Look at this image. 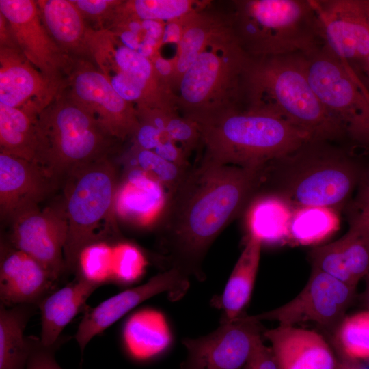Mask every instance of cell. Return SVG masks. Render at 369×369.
Here are the masks:
<instances>
[{"mask_svg":"<svg viewBox=\"0 0 369 369\" xmlns=\"http://www.w3.org/2000/svg\"><path fill=\"white\" fill-rule=\"evenodd\" d=\"M243 369H278L271 347L265 346L262 340L256 344Z\"/></svg>","mask_w":369,"mask_h":369,"instance_id":"obj_43","label":"cell"},{"mask_svg":"<svg viewBox=\"0 0 369 369\" xmlns=\"http://www.w3.org/2000/svg\"><path fill=\"white\" fill-rule=\"evenodd\" d=\"M34 305L0 306V369H26L32 336L24 335Z\"/></svg>","mask_w":369,"mask_h":369,"instance_id":"obj_31","label":"cell"},{"mask_svg":"<svg viewBox=\"0 0 369 369\" xmlns=\"http://www.w3.org/2000/svg\"><path fill=\"white\" fill-rule=\"evenodd\" d=\"M66 176L64 204L68 229L64 258L66 271L74 273L79 254L98 241L96 229L113 208L118 176L109 158L77 167Z\"/></svg>","mask_w":369,"mask_h":369,"instance_id":"obj_8","label":"cell"},{"mask_svg":"<svg viewBox=\"0 0 369 369\" xmlns=\"http://www.w3.org/2000/svg\"><path fill=\"white\" fill-rule=\"evenodd\" d=\"M165 160L184 168H189V154L176 142L169 138L163 139L153 150Z\"/></svg>","mask_w":369,"mask_h":369,"instance_id":"obj_42","label":"cell"},{"mask_svg":"<svg viewBox=\"0 0 369 369\" xmlns=\"http://www.w3.org/2000/svg\"><path fill=\"white\" fill-rule=\"evenodd\" d=\"M113 245L96 241L83 249L79 255L76 277L98 286L112 282Z\"/></svg>","mask_w":369,"mask_h":369,"instance_id":"obj_36","label":"cell"},{"mask_svg":"<svg viewBox=\"0 0 369 369\" xmlns=\"http://www.w3.org/2000/svg\"><path fill=\"white\" fill-rule=\"evenodd\" d=\"M265 166L226 165L202 156L190 167L167 193L156 220L158 245L168 269L204 279L202 266L207 251L257 194Z\"/></svg>","mask_w":369,"mask_h":369,"instance_id":"obj_1","label":"cell"},{"mask_svg":"<svg viewBox=\"0 0 369 369\" xmlns=\"http://www.w3.org/2000/svg\"><path fill=\"white\" fill-rule=\"evenodd\" d=\"M355 289L313 267L307 284L293 299L252 317L259 321L277 320L286 326L311 321L335 330L354 301Z\"/></svg>","mask_w":369,"mask_h":369,"instance_id":"obj_13","label":"cell"},{"mask_svg":"<svg viewBox=\"0 0 369 369\" xmlns=\"http://www.w3.org/2000/svg\"><path fill=\"white\" fill-rule=\"evenodd\" d=\"M182 369H187V368H184V367H182ZM187 369H188V368H187Z\"/></svg>","mask_w":369,"mask_h":369,"instance_id":"obj_52","label":"cell"},{"mask_svg":"<svg viewBox=\"0 0 369 369\" xmlns=\"http://www.w3.org/2000/svg\"><path fill=\"white\" fill-rule=\"evenodd\" d=\"M184 18L167 23L164 28L160 46L167 42H176L178 44L182 31Z\"/></svg>","mask_w":369,"mask_h":369,"instance_id":"obj_46","label":"cell"},{"mask_svg":"<svg viewBox=\"0 0 369 369\" xmlns=\"http://www.w3.org/2000/svg\"><path fill=\"white\" fill-rule=\"evenodd\" d=\"M369 203V168L364 170L359 183L356 206Z\"/></svg>","mask_w":369,"mask_h":369,"instance_id":"obj_48","label":"cell"},{"mask_svg":"<svg viewBox=\"0 0 369 369\" xmlns=\"http://www.w3.org/2000/svg\"><path fill=\"white\" fill-rule=\"evenodd\" d=\"M37 122L42 165L56 179L77 167L109 158L120 141L67 88L41 110Z\"/></svg>","mask_w":369,"mask_h":369,"instance_id":"obj_5","label":"cell"},{"mask_svg":"<svg viewBox=\"0 0 369 369\" xmlns=\"http://www.w3.org/2000/svg\"><path fill=\"white\" fill-rule=\"evenodd\" d=\"M125 167L124 176L115 193L114 211L135 224H150L162 212L167 196L165 189L142 170Z\"/></svg>","mask_w":369,"mask_h":369,"instance_id":"obj_24","label":"cell"},{"mask_svg":"<svg viewBox=\"0 0 369 369\" xmlns=\"http://www.w3.org/2000/svg\"><path fill=\"white\" fill-rule=\"evenodd\" d=\"M38 114L27 107H12L0 103V148L1 152L42 167Z\"/></svg>","mask_w":369,"mask_h":369,"instance_id":"obj_28","label":"cell"},{"mask_svg":"<svg viewBox=\"0 0 369 369\" xmlns=\"http://www.w3.org/2000/svg\"><path fill=\"white\" fill-rule=\"evenodd\" d=\"M147 262L142 252L133 244L119 243L113 245L112 282L128 285L143 275Z\"/></svg>","mask_w":369,"mask_h":369,"instance_id":"obj_37","label":"cell"},{"mask_svg":"<svg viewBox=\"0 0 369 369\" xmlns=\"http://www.w3.org/2000/svg\"><path fill=\"white\" fill-rule=\"evenodd\" d=\"M196 124L203 156L226 165L264 167L312 141L308 133L275 115L239 106Z\"/></svg>","mask_w":369,"mask_h":369,"instance_id":"obj_3","label":"cell"},{"mask_svg":"<svg viewBox=\"0 0 369 369\" xmlns=\"http://www.w3.org/2000/svg\"><path fill=\"white\" fill-rule=\"evenodd\" d=\"M340 227L334 208L305 206L294 208L289 242L300 245L319 244L331 236Z\"/></svg>","mask_w":369,"mask_h":369,"instance_id":"obj_32","label":"cell"},{"mask_svg":"<svg viewBox=\"0 0 369 369\" xmlns=\"http://www.w3.org/2000/svg\"><path fill=\"white\" fill-rule=\"evenodd\" d=\"M361 4L363 5V8L364 9V11L366 12V14L367 16V18L369 22V0H361ZM365 81H366V85L369 88V65L366 71Z\"/></svg>","mask_w":369,"mask_h":369,"instance_id":"obj_50","label":"cell"},{"mask_svg":"<svg viewBox=\"0 0 369 369\" xmlns=\"http://www.w3.org/2000/svg\"><path fill=\"white\" fill-rule=\"evenodd\" d=\"M56 282L44 267L28 254L5 243L1 247V305L38 304L55 290Z\"/></svg>","mask_w":369,"mask_h":369,"instance_id":"obj_18","label":"cell"},{"mask_svg":"<svg viewBox=\"0 0 369 369\" xmlns=\"http://www.w3.org/2000/svg\"><path fill=\"white\" fill-rule=\"evenodd\" d=\"M36 3L44 27L59 48L72 58L91 61L88 44L91 27L72 0Z\"/></svg>","mask_w":369,"mask_h":369,"instance_id":"obj_25","label":"cell"},{"mask_svg":"<svg viewBox=\"0 0 369 369\" xmlns=\"http://www.w3.org/2000/svg\"><path fill=\"white\" fill-rule=\"evenodd\" d=\"M151 61L159 76L172 89V82L175 72V57L165 59L158 53Z\"/></svg>","mask_w":369,"mask_h":369,"instance_id":"obj_44","label":"cell"},{"mask_svg":"<svg viewBox=\"0 0 369 369\" xmlns=\"http://www.w3.org/2000/svg\"><path fill=\"white\" fill-rule=\"evenodd\" d=\"M310 1L323 44L366 83L369 65V22L361 1Z\"/></svg>","mask_w":369,"mask_h":369,"instance_id":"obj_10","label":"cell"},{"mask_svg":"<svg viewBox=\"0 0 369 369\" xmlns=\"http://www.w3.org/2000/svg\"><path fill=\"white\" fill-rule=\"evenodd\" d=\"M233 5V33L250 57L305 53L323 44L310 0H239Z\"/></svg>","mask_w":369,"mask_h":369,"instance_id":"obj_4","label":"cell"},{"mask_svg":"<svg viewBox=\"0 0 369 369\" xmlns=\"http://www.w3.org/2000/svg\"><path fill=\"white\" fill-rule=\"evenodd\" d=\"M262 245L258 238L248 236L219 301V306L224 312L222 321L242 316L247 305L257 275Z\"/></svg>","mask_w":369,"mask_h":369,"instance_id":"obj_29","label":"cell"},{"mask_svg":"<svg viewBox=\"0 0 369 369\" xmlns=\"http://www.w3.org/2000/svg\"><path fill=\"white\" fill-rule=\"evenodd\" d=\"M188 286L189 277L170 268L144 284L118 293L94 308H87L74 336L81 352L95 336L141 302L162 292H167L172 299H178Z\"/></svg>","mask_w":369,"mask_h":369,"instance_id":"obj_17","label":"cell"},{"mask_svg":"<svg viewBox=\"0 0 369 369\" xmlns=\"http://www.w3.org/2000/svg\"><path fill=\"white\" fill-rule=\"evenodd\" d=\"M66 88L112 137L132 139L139 125L135 106L119 95L92 61L77 59Z\"/></svg>","mask_w":369,"mask_h":369,"instance_id":"obj_14","label":"cell"},{"mask_svg":"<svg viewBox=\"0 0 369 369\" xmlns=\"http://www.w3.org/2000/svg\"><path fill=\"white\" fill-rule=\"evenodd\" d=\"M309 142L284 157L287 166L283 194L294 208L321 206L335 208L345 203L364 172L345 153Z\"/></svg>","mask_w":369,"mask_h":369,"instance_id":"obj_7","label":"cell"},{"mask_svg":"<svg viewBox=\"0 0 369 369\" xmlns=\"http://www.w3.org/2000/svg\"><path fill=\"white\" fill-rule=\"evenodd\" d=\"M55 179L44 167L25 159L0 152V210L12 218L49 195Z\"/></svg>","mask_w":369,"mask_h":369,"instance_id":"obj_19","label":"cell"},{"mask_svg":"<svg viewBox=\"0 0 369 369\" xmlns=\"http://www.w3.org/2000/svg\"><path fill=\"white\" fill-rule=\"evenodd\" d=\"M338 357L336 369H369V364L351 359Z\"/></svg>","mask_w":369,"mask_h":369,"instance_id":"obj_49","label":"cell"},{"mask_svg":"<svg viewBox=\"0 0 369 369\" xmlns=\"http://www.w3.org/2000/svg\"><path fill=\"white\" fill-rule=\"evenodd\" d=\"M366 278V288L364 294V298L366 303V305L369 311V273L367 275Z\"/></svg>","mask_w":369,"mask_h":369,"instance_id":"obj_51","label":"cell"},{"mask_svg":"<svg viewBox=\"0 0 369 369\" xmlns=\"http://www.w3.org/2000/svg\"><path fill=\"white\" fill-rule=\"evenodd\" d=\"M123 338L128 353L137 360L161 354L171 341L164 316L153 310H142L131 315L124 325Z\"/></svg>","mask_w":369,"mask_h":369,"instance_id":"obj_30","label":"cell"},{"mask_svg":"<svg viewBox=\"0 0 369 369\" xmlns=\"http://www.w3.org/2000/svg\"><path fill=\"white\" fill-rule=\"evenodd\" d=\"M12 220L10 244L38 260L58 282L66 271L64 248L68 225L64 204L31 208Z\"/></svg>","mask_w":369,"mask_h":369,"instance_id":"obj_15","label":"cell"},{"mask_svg":"<svg viewBox=\"0 0 369 369\" xmlns=\"http://www.w3.org/2000/svg\"><path fill=\"white\" fill-rule=\"evenodd\" d=\"M233 36L230 14H219L205 8L185 16L175 57L172 82L174 93L182 75L201 53L213 44Z\"/></svg>","mask_w":369,"mask_h":369,"instance_id":"obj_23","label":"cell"},{"mask_svg":"<svg viewBox=\"0 0 369 369\" xmlns=\"http://www.w3.org/2000/svg\"><path fill=\"white\" fill-rule=\"evenodd\" d=\"M357 212L351 221L350 228L369 236V203L357 205Z\"/></svg>","mask_w":369,"mask_h":369,"instance_id":"obj_45","label":"cell"},{"mask_svg":"<svg viewBox=\"0 0 369 369\" xmlns=\"http://www.w3.org/2000/svg\"><path fill=\"white\" fill-rule=\"evenodd\" d=\"M98 286L75 277L62 288L46 297L38 305L40 312V341L47 347L57 344L65 327L82 309Z\"/></svg>","mask_w":369,"mask_h":369,"instance_id":"obj_26","label":"cell"},{"mask_svg":"<svg viewBox=\"0 0 369 369\" xmlns=\"http://www.w3.org/2000/svg\"><path fill=\"white\" fill-rule=\"evenodd\" d=\"M263 336L278 369H336L338 357L324 338L316 331L280 325Z\"/></svg>","mask_w":369,"mask_h":369,"instance_id":"obj_21","label":"cell"},{"mask_svg":"<svg viewBox=\"0 0 369 369\" xmlns=\"http://www.w3.org/2000/svg\"><path fill=\"white\" fill-rule=\"evenodd\" d=\"M208 4L207 1L194 0L123 1L115 16L168 23L204 9Z\"/></svg>","mask_w":369,"mask_h":369,"instance_id":"obj_33","label":"cell"},{"mask_svg":"<svg viewBox=\"0 0 369 369\" xmlns=\"http://www.w3.org/2000/svg\"><path fill=\"white\" fill-rule=\"evenodd\" d=\"M63 90L49 81L19 49L0 47V103L35 105L40 112Z\"/></svg>","mask_w":369,"mask_h":369,"instance_id":"obj_20","label":"cell"},{"mask_svg":"<svg viewBox=\"0 0 369 369\" xmlns=\"http://www.w3.org/2000/svg\"><path fill=\"white\" fill-rule=\"evenodd\" d=\"M139 121V125L132 138L133 144L142 149L154 150L163 139L167 138L150 123Z\"/></svg>","mask_w":369,"mask_h":369,"instance_id":"obj_41","label":"cell"},{"mask_svg":"<svg viewBox=\"0 0 369 369\" xmlns=\"http://www.w3.org/2000/svg\"><path fill=\"white\" fill-rule=\"evenodd\" d=\"M338 357L369 364V311L344 317L335 329Z\"/></svg>","mask_w":369,"mask_h":369,"instance_id":"obj_34","label":"cell"},{"mask_svg":"<svg viewBox=\"0 0 369 369\" xmlns=\"http://www.w3.org/2000/svg\"><path fill=\"white\" fill-rule=\"evenodd\" d=\"M293 210L292 204L280 194L258 193L247 207L245 224L248 236L258 238L262 244L289 243Z\"/></svg>","mask_w":369,"mask_h":369,"instance_id":"obj_27","label":"cell"},{"mask_svg":"<svg viewBox=\"0 0 369 369\" xmlns=\"http://www.w3.org/2000/svg\"><path fill=\"white\" fill-rule=\"evenodd\" d=\"M316 96L345 136L369 148V88L346 63L323 44L302 53Z\"/></svg>","mask_w":369,"mask_h":369,"instance_id":"obj_9","label":"cell"},{"mask_svg":"<svg viewBox=\"0 0 369 369\" xmlns=\"http://www.w3.org/2000/svg\"><path fill=\"white\" fill-rule=\"evenodd\" d=\"M125 166L137 167L159 182L167 193L174 190L182 181L189 168L170 163L153 150L142 149L133 144L126 153Z\"/></svg>","mask_w":369,"mask_h":369,"instance_id":"obj_35","label":"cell"},{"mask_svg":"<svg viewBox=\"0 0 369 369\" xmlns=\"http://www.w3.org/2000/svg\"><path fill=\"white\" fill-rule=\"evenodd\" d=\"M57 344L43 346L40 338L32 337V348L26 369H62L55 359Z\"/></svg>","mask_w":369,"mask_h":369,"instance_id":"obj_40","label":"cell"},{"mask_svg":"<svg viewBox=\"0 0 369 369\" xmlns=\"http://www.w3.org/2000/svg\"><path fill=\"white\" fill-rule=\"evenodd\" d=\"M122 0H72L83 18L97 25V29H104L113 19ZM105 27V28H106Z\"/></svg>","mask_w":369,"mask_h":369,"instance_id":"obj_39","label":"cell"},{"mask_svg":"<svg viewBox=\"0 0 369 369\" xmlns=\"http://www.w3.org/2000/svg\"><path fill=\"white\" fill-rule=\"evenodd\" d=\"M0 47L19 49L9 22L1 12Z\"/></svg>","mask_w":369,"mask_h":369,"instance_id":"obj_47","label":"cell"},{"mask_svg":"<svg viewBox=\"0 0 369 369\" xmlns=\"http://www.w3.org/2000/svg\"><path fill=\"white\" fill-rule=\"evenodd\" d=\"M242 100L245 108L275 115L308 133L312 141L345 136L312 89L301 53L249 57L243 76Z\"/></svg>","mask_w":369,"mask_h":369,"instance_id":"obj_2","label":"cell"},{"mask_svg":"<svg viewBox=\"0 0 369 369\" xmlns=\"http://www.w3.org/2000/svg\"><path fill=\"white\" fill-rule=\"evenodd\" d=\"M0 12L9 22L25 57L52 83L66 89L77 59L53 40L42 21L36 1L0 0Z\"/></svg>","mask_w":369,"mask_h":369,"instance_id":"obj_11","label":"cell"},{"mask_svg":"<svg viewBox=\"0 0 369 369\" xmlns=\"http://www.w3.org/2000/svg\"><path fill=\"white\" fill-rule=\"evenodd\" d=\"M249 57L234 36L206 48L182 75L175 90L180 115L197 123L239 106Z\"/></svg>","mask_w":369,"mask_h":369,"instance_id":"obj_6","label":"cell"},{"mask_svg":"<svg viewBox=\"0 0 369 369\" xmlns=\"http://www.w3.org/2000/svg\"><path fill=\"white\" fill-rule=\"evenodd\" d=\"M313 267L353 287L369 273V236L350 228L340 238L313 249Z\"/></svg>","mask_w":369,"mask_h":369,"instance_id":"obj_22","label":"cell"},{"mask_svg":"<svg viewBox=\"0 0 369 369\" xmlns=\"http://www.w3.org/2000/svg\"><path fill=\"white\" fill-rule=\"evenodd\" d=\"M165 135L180 146L189 155L201 145L200 133L196 123L179 114L178 111L168 114Z\"/></svg>","mask_w":369,"mask_h":369,"instance_id":"obj_38","label":"cell"},{"mask_svg":"<svg viewBox=\"0 0 369 369\" xmlns=\"http://www.w3.org/2000/svg\"><path fill=\"white\" fill-rule=\"evenodd\" d=\"M88 44L91 61L106 77L122 74L134 81L144 91L150 109L178 110L174 92L150 59L124 45L107 29H90Z\"/></svg>","mask_w":369,"mask_h":369,"instance_id":"obj_12","label":"cell"},{"mask_svg":"<svg viewBox=\"0 0 369 369\" xmlns=\"http://www.w3.org/2000/svg\"><path fill=\"white\" fill-rule=\"evenodd\" d=\"M259 322L252 316L242 315L222 321L206 336L184 339L187 357L182 366L189 369H243L262 340Z\"/></svg>","mask_w":369,"mask_h":369,"instance_id":"obj_16","label":"cell"}]
</instances>
